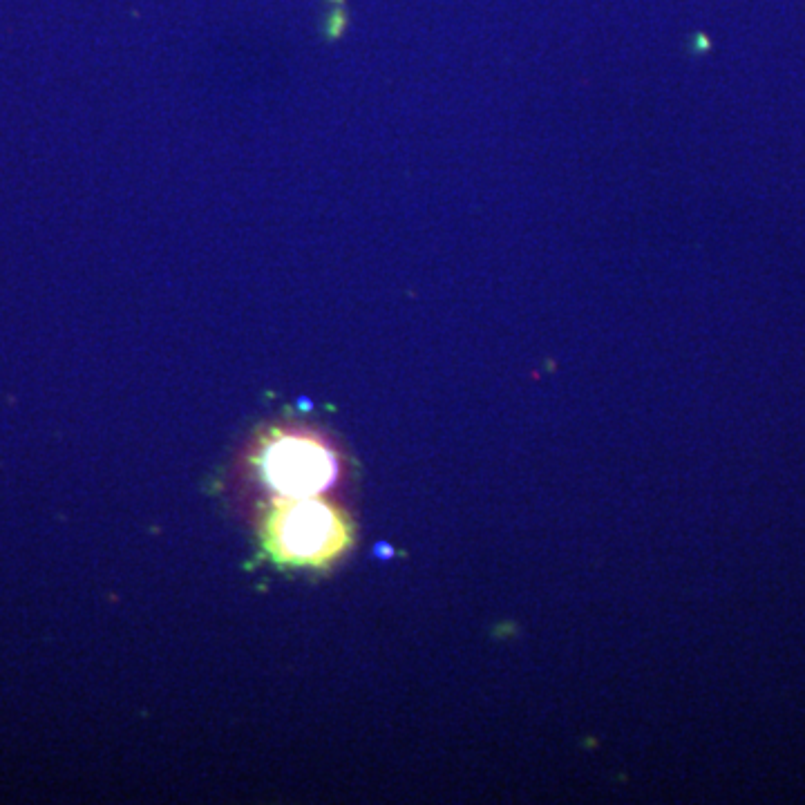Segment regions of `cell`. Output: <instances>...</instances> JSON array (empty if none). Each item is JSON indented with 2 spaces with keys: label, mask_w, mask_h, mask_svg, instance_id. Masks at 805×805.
<instances>
[{
  "label": "cell",
  "mask_w": 805,
  "mask_h": 805,
  "mask_svg": "<svg viewBox=\"0 0 805 805\" xmlns=\"http://www.w3.org/2000/svg\"><path fill=\"white\" fill-rule=\"evenodd\" d=\"M264 551L280 566L322 568L354 542V526L343 508L314 497H278L264 515Z\"/></svg>",
  "instance_id": "6da1fadb"
},
{
  "label": "cell",
  "mask_w": 805,
  "mask_h": 805,
  "mask_svg": "<svg viewBox=\"0 0 805 805\" xmlns=\"http://www.w3.org/2000/svg\"><path fill=\"white\" fill-rule=\"evenodd\" d=\"M258 466L267 486L280 497L322 495L338 477L334 450L300 432H278L264 441Z\"/></svg>",
  "instance_id": "7a4b0ae2"
}]
</instances>
